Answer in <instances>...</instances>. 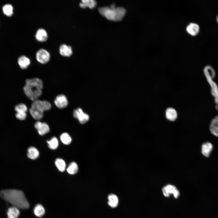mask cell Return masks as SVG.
<instances>
[{"label": "cell", "mask_w": 218, "mask_h": 218, "mask_svg": "<svg viewBox=\"0 0 218 218\" xmlns=\"http://www.w3.org/2000/svg\"><path fill=\"white\" fill-rule=\"evenodd\" d=\"M0 196L12 206L18 209H26L29 207V204L21 190L15 189L2 190L0 192Z\"/></svg>", "instance_id": "cell-1"}, {"label": "cell", "mask_w": 218, "mask_h": 218, "mask_svg": "<svg viewBox=\"0 0 218 218\" xmlns=\"http://www.w3.org/2000/svg\"><path fill=\"white\" fill-rule=\"evenodd\" d=\"M43 87L41 80L35 78L28 79L26 80V84L23 88L24 92L26 96L33 101L37 100L42 94Z\"/></svg>", "instance_id": "cell-2"}, {"label": "cell", "mask_w": 218, "mask_h": 218, "mask_svg": "<svg viewBox=\"0 0 218 218\" xmlns=\"http://www.w3.org/2000/svg\"><path fill=\"white\" fill-rule=\"evenodd\" d=\"M98 10L100 13L107 19L115 21L122 20L126 12L124 8L115 7L114 4L111 5L110 7L105 6L100 8Z\"/></svg>", "instance_id": "cell-3"}, {"label": "cell", "mask_w": 218, "mask_h": 218, "mask_svg": "<svg viewBox=\"0 0 218 218\" xmlns=\"http://www.w3.org/2000/svg\"><path fill=\"white\" fill-rule=\"evenodd\" d=\"M204 75L211 87V93L214 97L216 108L218 109V86L213 80L216 73L213 68L210 65H206L204 68Z\"/></svg>", "instance_id": "cell-4"}, {"label": "cell", "mask_w": 218, "mask_h": 218, "mask_svg": "<svg viewBox=\"0 0 218 218\" xmlns=\"http://www.w3.org/2000/svg\"><path fill=\"white\" fill-rule=\"evenodd\" d=\"M162 192L164 196L167 197L173 195L174 198L177 199L180 195L178 190L175 186L171 184H168L164 186L162 189Z\"/></svg>", "instance_id": "cell-5"}, {"label": "cell", "mask_w": 218, "mask_h": 218, "mask_svg": "<svg viewBox=\"0 0 218 218\" xmlns=\"http://www.w3.org/2000/svg\"><path fill=\"white\" fill-rule=\"evenodd\" d=\"M73 116L74 117L77 119L81 124L86 123L90 118L89 115L84 112L80 108H78L74 111Z\"/></svg>", "instance_id": "cell-6"}, {"label": "cell", "mask_w": 218, "mask_h": 218, "mask_svg": "<svg viewBox=\"0 0 218 218\" xmlns=\"http://www.w3.org/2000/svg\"><path fill=\"white\" fill-rule=\"evenodd\" d=\"M36 56L37 61L42 64L48 62L50 58V55L49 52L43 49L38 50L36 52Z\"/></svg>", "instance_id": "cell-7"}, {"label": "cell", "mask_w": 218, "mask_h": 218, "mask_svg": "<svg viewBox=\"0 0 218 218\" xmlns=\"http://www.w3.org/2000/svg\"><path fill=\"white\" fill-rule=\"evenodd\" d=\"M34 126L37 130L38 133L41 135H45L50 131L48 125L45 122L38 121L35 123Z\"/></svg>", "instance_id": "cell-8"}, {"label": "cell", "mask_w": 218, "mask_h": 218, "mask_svg": "<svg viewBox=\"0 0 218 218\" xmlns=\"http://www.w3.org/2000/svg\"><path fill=\"white\" fill-rule=\"evenodd\" d=\"M56 106L58 108L63 109L68 105V101L66 96L64 94H60L56 96L54 101Z\"/></svg>", "instance_id": "cell-9"}, {"label": "cell", "mask_w": 218, "mask_h": 218, "mask_svg": "<svg viewBox=\"0 0 218 218\" xmlns=\"http://www.w3.org/2000/svg\"><path fill=\"white\" fill-rule=\"evenodd\" d=\"M186 30L187 32L191 35L195 36L197 35L200 31V27L197 24L191 23L186 27Z\"/></svg>", "instance_id": "cell-10"}, {"label": "cell", "mask_w": 218, "mask_h": 218, "mask_svg": "<svg viewBox=\"0 0 218 218\" xmlns=\"http://www.w3.org/2000/svg\"><path fill=\"white\" fill-rule=\"evenodd\" d=\"M59 52L61 55L67 57H70L73 53L71 47L64 44H62L60 46Z\"/></svg>", "instance_id": "cell-11"}, {"label": "cell", "mask_w": 218, "mask_h": 218, "mask_svg": "<svg viewBox=\"0 0 218 218\" xmlns=\"http://www.w3.org/2000/svg\"><path fill=\"white\" fill-rule=\"evenodd\" d=\"M212 144L209 142H206L203 144L201 146V152L205 157H208L213 150Z\"/></svg>", "instance_id": "cell-12"}, {"label": "cell", "mask_w": 218, "mask_h": 218, "mask_svg": "<svg viewBox=\"0 0 218 218\" xmlns=\"http://www.w3.org/2000/svg\"><path fill=\"white\" fill-rule=\"evenodd\" d=\"M35 37L37 41L40 42H44L47 40L48 35L46 31L43 28H39L37 31Z\"/></svg>", "instance_id": "cell-13"}, {"label": "cell", "mask_w": 218, "mask_h": 218, "mask_svg": "<svg viewBox=\"0 0 218 218\" xmlns=\"http://www.w3.org/2000/svg\"><path fill=\"white\" fill-rule=\"evenodd\" d=\"M210 129L213 135L218 137V115L214 117L211 121Z\"/></svg>", "instance_id": "cell-14"}, {"label": "cell", "mask_w": 218, "mask_h": 218, "mask_svg": "<svg viewBox=\"0 0 218 218\" xmlns=\"http://www.w3.org/2000/svg\"><path fill=\"white\" fill-rule=\"evenodd\" d=\"M18 64L22 69L27 68L30 64V60L26 56L22 55L20 56L18 60Z\"/></svg>", "instance_id": "cell-15"}, {"label": "cell", "mask_w": 218, "mask_h": 218, "mask_svg": "<svg viewBox=\"0 0 218 218\" xmlns=\"http://www.w3.org/2000/svg\"><path fill=\"white\" fill-rule=\"evenodd\" d=\"M20 214L19 209L12 206L9 207L7 211L8 218H18Z\"/></svg>", "instance_id": "cell-16"}, {"label": "cell", "mask_w": 218, "mask_h": 218, "mask_svg": "<svg viewBox=\"0 0 218 218\" xmlns=\"http://www.w3.org/2000/svg\"><path fill=\"white\" fill-rule=\"evenodd\" d=\"M166 116L167 119L171 121H173L177 119V113L174 109L169 108L166 111Z\"/></svg>", "instance_id": "cell-17"}, {"label": "cell", "mask_w": 218, "mask_h": 218, "mask_svg": "<svg viewBox=\"0 0 218 218\" xmlns=\"http://www.w3.org/2000/svg\"><path fill=\"white\" fill-rule=\"evenodd\" d=\"M27 156L31 159L35 160L39 157V152L35 147H31L28 149Z\"/></svg>", "instance_id": "cell-18"}, {"label": "cell", "mask_w": 218, "mask_h": 218, "mask_svg": "<svg viewBox=\"0 0 218 218\" xmlns=\"http://www.w3.org/2000/svg\"><path fill=\"white\" fill-rule=\"evenodd\" d=\"M29 111L31 116L36 120H40L43 117L44 111L41 110L31 108Z\"/></svg>", "instance_id": "cell-19"}, {"label": "cell", "mask_w": 218, "mask_h": 218, "mask_svg": "<svg viewBox=\"0 0 218 218\" xmlns=\"http://www.w3.org/2000/svg\"><path fill=\"white\" fill-rule=\"evenodd\" d=\"M108 203L112 208L116 207L118 203V199L116 195L113 194H109L108 197Z\"/></svg>", "instance_id": "cell-20"}, {"label": "cell", "mask_w": 218, "mask_h": 218, "mask_svg": "<svg viewBox=\"0 0 218 218\" xmlns=\"http://www.w3.org/2000/svg\"><path fill=\"white\" fill-rule=\"evenodd\" d=\"M33 212L36 216L40 217L45 214V210L42 205L40 204H38L35 206Z\"/></svg>", "instance_id": "cell-21"}, {"label": "cell", "mask_w": 218, "mask_h": 218, "mask_svg": "<svg viewBox=\"0 0 218 218\" xmlns=\"http://www.w3.org/2000/svg\"><path fill=\"white\" fill-rule=\"evenodd\" d=\"M97 5V2L94 0H83L80 2V6L82 8H85L87 7L90 8H94Z\"/></svg>", "instance_id": "cell-22"}, {"label": "cell", "mask_w": 218, "mask_h": 218, "mask_svg": "<svg viewBox=\"0 0 218 218\" xmlns=\"http://www.w3.org/2000/svg\"><path fill=\"white\" fill-rule=\"evenodd\" d=\"M55 165L58 170L63 172L65 169L66 164L65 161L62 159L57 158L55 161Z\"/></svg>", "instance_id": "cell-23"}, {"label": "cell", "mask_w": 218, "mask_h": 218, "mask_svg": "<svg viewBox=\"0 0 218 218\" xmlns=\"http://www.w3.org/2000/svg\"><path fill=\"white\" fill-rule=\"evenodd\" d=\"M78 170V167L77 164L74 162L70 163L67 169V172L70 174H74Z\"/></svg>", "instance_id": "cell-24"}, {"label": "cell", "mask_w": 218, "mask_h": 218, "mask_svg": "<svg viewBox=\"0 0 218 218\" xmlns=\"http://www.w3.org/2000/svg\"><path fill=\"white\" fill-rule=\"evenodd\" d=\"M2 11L4 14L8 16H11L13 14V7L9 4L4 5L2 7Z\"/></svg>", "instance_id": "cell-25"}, {"label": "cell", "mask_w": 218, "mask_h": 218, "mask_svg": "<svg viewBox=\"0 0 218 218\" xmlns=\"http://www.w3.org/2000/svg\"><path fill=\"white\" fill-rule=\"evenodd\" d=\"M49 147L52 150H55L56 149L58 145V142L57 139L55 137H54L49 140L47 141Z\"/></svg>", "instance_id": "cell-26"}, {"label": "cell", "mask_w": 218, "mask_h": 218, "mask_svg": "<svg viewBox=\"0 0 218 218\" xmlns=\"http://www.w3.org/2000/svg\"><path fill=\"white\" fill-rule=\"evenodd\" d=\"M60 139L63 143L66 145L70 144L71 141V138L67 133H62L60 136Z\"/></svg>", "instance_id": "cell-27"}, {"label": "cell", "mask_w": 218, "mask_h": 218, "mask_svg": "<svg viewBox=\"0 0 218 218\" xmlns=\"http://www.w3.org/2000/svg\"><path fill=\"white\" fill-rule=\"evenodd\" d=\"M15 109L16 112L26 113L28 111V108L24 104L20 103L15 106Z\"/></svg>", "instance_id": "cell-28"}, {"label": "cell", "mask_w": 218, "mask_h": 218, "mask_svg": "<svg viewBox=\"0 0 218 218\" xmlns=\"http://www.w3.org/2000/svg\"><path fill=\"white\" fill-rule=\"evenodd\" d=\"M51 107V104L49 102L46 100L42 101V109L44 111L50 110Z\"/></svg>", "instance_id": "cell-29"}, {"label": "cell", "mask_w": 218, "mask_h": 218, "mask_svg": "<svg viewBox=\"0 0 218 218\" xmlns=\"http://www.w3.org/2000/svg\"><path fill=\"white\" fill-rule=\"evenodd\" d=\"M15 117L18 119L23 120L26 118L27 114L25 112H16Z\"/></svg>", "instance_id": "cell-30"}, {"label": "cell", "mask_w": 218, "mask_h": 218, "mask_svg": "<svg viewBox=\"0 0 218 218\" xmlns=\"http://www.w3.org/2000/svg\"><path fill=\"white\" fill-rule=\"evenodd\" d=\"M216 21H217V22H218V15L216 17Z\"/></svg>", "instance_id": "cell-31"}]
</instances>
